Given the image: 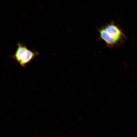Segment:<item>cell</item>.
<instances>
[{
	"mask_svg": "<svg viewBox=\"0 0 137 137\" xmlns=\"http://www.w3.org/2000/svg\"><path fill=\"white\" fill-rule=\"evenodd\" d=\"M17 47L14 54L9 56L25 67L26 65L30 63L39 55L37 51L29 49L24 44L18 42Z\"/></svg>",
	"mask_w": 137,
	"mask_h": 137,
	"instance_id": "7a4b0ae2",
	"label": "cell"
},
{
	"mask_svg": "<svg viewBox=\"0 0 137 137\" xmlns=\"http://www.w3.org/2000/svg\"><path fill=\"white\" fill-rule=\"evenodd\" d=\"M99 33L98 41H103L110 49L118 47L123 44L127 37L120 26L113 20L97 28Z\"/></svg>",
	"mask_w": 137,
	"mask_h": 137,
	"instance_id": "6da1fadb",
	"label": "cell"
}]
</instances>
